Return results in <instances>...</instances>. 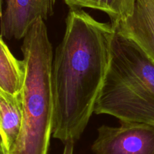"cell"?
<instances>
[{
    "label": "cell",
    "mask_w": 154,
    "mask_h": 154,
    "mask_svg": "<svg viewBox=\"0 0 154 154\" xmlns=\"http://www.w3.org/2000/svg\"><path fill=\"white\" fill-rule=\"evenodd\" d=\"M114 31L79 8H70L51 69L53 138L75 143L84 133L102 90Z\"/></svg>",
    "instance_id": "1"
},
{
    "label": "cell",
    "mask_w": 154,
    "mask_h": 154,
    "mask_svg": "<svg viewBox=\"0 0 154 154\" xmlns=\"http://www.w3.org/2000/svg\"><path fill=\"white\" fill-rule=\"evenodd\" d=\"M57 0H5L0 17V35L7 39L23 38L37 20H46L54 14Z\"/></svg>",
    "instance_id": "5"
},
{
    "label": "cell",
    "mask_w": 154,
    "mask_h": 154,
    "mask_svg": "<svg viewBox=\"0 0 154 154\" xmlns=\"http://www.w3.org/2000/svg\"><path fill=\"white\" fill-rule=\"evenodd\" d=\"M95 154H154V126L120 122L118 127L102 126L92 145Z\"/></svg>",
    "instance_id": "4"
},
{
    "label": "cell",
    "mask_w": 154,
    "mask_h": 154,
    "mask_svg": "<svg viewBox=\"0 0 154 154\" xmlns=\"http://www.w3.org/2000/svg\"><path fill=\"white\" fill-rule=\"evenodd\" d=\"M25 78L23 60L13 55L0 35V92L14 96L21 94Z\"/></svg>",
    "instance_id": "8"
},
{
    "label": "cell",
    "mask_w": 154,
    "mask_h": 154,
    "mask_svg": "<svg viewBox=\"0 0 154 154\" xmlns=\"http://www.w3.org/2000/svg\"><path fill=\"white\" fill-rule=\"evenodd\" d=\"M25 78L21 91L23 122L16 142L5 154H48L52 137L53 49L45 20L38 19L23 38Z\"/></svg>",
    "instance_id": "2"
},
{
    "label": "cell",
    "mask_w": 154,
    "mask_h": 154,
    "mask_svg": "<svg viewBox=\"0 0 154 154\" xmlns=\"http://www.w3.org/2000/svg\"><path fill=\"white\" fill-rule=\"evenodd\" d=\"M70 8H90L105 12L111 25L129 17L132 14L135 0H64Z\"/></svg>",
    "instance_id": "9"
},
{
    "label": "cell",
    "mask_w": 154,
    "mask_h": 154,
    "mask_svg": "<svg viewBox=\"0 0 154 154\" xmlns=\"http://www.w3.org/2000/svg\"><path fill=\"white\" fill-rule=\"evenodd\" d=\"M2 11H3V8H2V0H0V17H1L2 14Z\"/></svg>",
    "instance_id": "11"
},
{
    "label": "cell",
    "mask_w": 154,
    "mask_h": 154,
    "mask_svg": "<svg viewBox=\"0 0 154 154\" xmlns=\"http://www.w3.org/2000/svg\"><path fill=\"white\" fill-rule=\"evenodd\" d=\"M22 122L21 94L14 96L0 92V144L7 152L16 142Z\"/></svg>",
    "instance_id": "7"
},
{
    "label": "cell",
    "mask_w": 154,
    "mask_h": 154,
    "mask_svg": "<svg viewBox=\"0 0 154 154\" xmlns=\"http://www.w3.org/2000/svg\"><path fill=\"white\" fill-rule=\"evenodd\" d=\"M112 26L134 41L154 63V0H135L132 14Z\"/></svg>",
    "instance_id": "6"
},
{
    "label": "cell",
    "mask_w": 154,
    "mask_h": 154,
    "mask_svg": "<svg viewBox=\"0 0 154 154\" xmlns=\"http://www.w3.org/2000/svg\"><path fill=\"white\" fill-rule=\"evenodd\" d=\"M0 154H5V151L4 148H3L1 144H0Z\"/></svg>",
    "instance_id": "12"
},
{
    "label": "cell",
    "mask_w": 154,
    "mask_h": 154,
    "mask_svg": "<svg viewBox=\"0 0 154 154\" xmlns=\"http://www.w3.org/2000/svg\"><path fill=\"white\" fill-rule=\"evenodd\" d=\"M74 144L75 143L72 141H69L64 144V149H63V154H73L74 152Z\"/></svg>",
    "instance_id": "10"
},
{
    "label": "cell",
    "mask_w": 154,
    "mask_h": 154,
    "mask_svg": "<svg viewBox=\"0 0 154 154\" xmlns=\"http://www.w3.org/2000/svg\"><path fill=\"white\" fill-rule=\"evenodd\" d=\"M94 114L154 126V63L134 41L117 32Z\"/></svg>",
    "instance_id": "3"
}]
</instances>
